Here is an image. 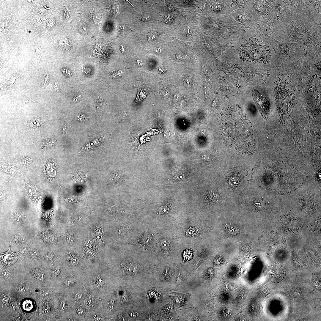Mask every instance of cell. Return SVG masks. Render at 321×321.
Instances as JSON below:
<instances>
[{"instance_id":"6da1fadb","label":"cell","mask_w":321,"mask_h":321,"mask_svg":"<svg viewBox=\"0 0 321 321\" xmlns=\"http://www.w3.org/2000/svg\"><path fill=\"white\" fill-rule=\"evenodd\" d=\"M219 125L224 141L229 147L241 154L253 153L255 141L252 125L239 106L224 109Z\"/></svg>"},{"instance_id":"7a4b0ae2","label":"cell","mask_w":321,"mask_h":321,"mask_svg":"<svg viewBox=\"0 0 321 321\" xmlns=\"http://www.w3.org/2000/svg\"><path fill=\"white\" fill-rule=\"evenodd\" d=\"M213 229L209 234L213 244L218 248L222 244L247 242L248 225L235 222H215L210 224Z\"/></svg>"},{"instance_id":"3957f363","label":"cell","mask_w":321,"mask_h":321,"mask_svg":"<svg viewBox=\"0 0 321 321\" xmlns=\"http://www.w3.org/2000/svg\"><path fill=\"white\" fill-rule=\"evenodd\" d=\"M171 228L182 243L190 244L204 241L213 229L203 220L190 218L181 219Z\"/></svg>"},{"instance_id":"277c9868","label":"cell","mask_w":321,"mask_h":321,"mask_svg":"<svg viewBox=\"0 0 321 321\" xmlns=\"http://www.w3.org/2000/svg\"><path fill=\"white\" fill-rule=\"evenodd\" d=\"M158 244L156 255L169 260L177 257L179 248L182 243L171 228L158 229Z\"/></svg>"},{"instance_id":"5b68a950","label":"cell","mask_w":321,"mask_h":321,"mask_svg":"<svg viewBox=\"0 0 321 321\" xmlns=\"http://www.w3.org/2000/svg\"><path fill=\"white\" fill-rule=\"evenodd\" d=\"M158 230L147 223L142 232L130 244L156 255L158 244Z\"/></svg>"},{"instance_id":"8992f818","label":"cell","mask_w":321,"mask_h":321,"mask_svg":"<svg viewBox=\"0 0 321 321\" xmlns=\"http://www.w3.org/2000/svg\"><path fill=\"white\" fill-rule=\"evenodd\" d=\"M256 43L252 40H248L241 47L240 56L244 61L251 62L261 61L265 58V54L261 49L256 47Z\"/></svg>"},{"instance_id":"52a82bcc","label":"cell","mask_w":321,"mask_h":321,"mask_svg":"<svg viewBox=\"0 0 321 321\" xmlns=\"http://www.w3.org/2000/svg\"><path fill=\"white\" fill-rule=\"evenodd\" d=\"M254 100L260 111L263 116L267 115L268 111V106L267 100L258 92H253Z\"/></svg>"},{"instance_id":"ba28073f","label":"cell","mask_w":321,"mask_h":321,"mask_svg":"<svg viewBox=\"0 0 321 321\" xmlns=\"http://www.w3.org/2000/svg\"><path fill=\"white\" fill-rule=\"evenodd\" d=\"M191 294L188 293L182 294L173 292L170 295L174 305L176 308H179L185 305L188 300Z\"/></svg>"},{"instance_id":"9c48e42d","label":"cell","mask_w":321,"mask_h":321,"mask_svg":"<svg viewBox=\"0 0 321 321\" xmlns=\"http://www.w3.org/2000/svg\"><path fill=\"white\" fill-rule=\"evenodd\" d=\"M33 276L39 281H43L45 278V274L39 270L34 271L32 273Z\"/></svg>"},{"instance_id":"30bf717a","label":"cell","mask_w":321,"mask_h":321,"mask_svg":"<svg viewBox=\"0 0 321 321\" xmlns=\"http://www.w3.org/2000/svg\"><path fill=\"white\" fill-rule=\"evenodd\" d=\"M18 290L22 292H26L27 289V287L24 284L20 285L18 288Z\"/></svg>"},{"instance_id":"8fae6325","label":"cell","mask_w":321,"mask_h":321,"mask_svg":"<svg viewBox=\"0 0 321 321\" xmlns=\"http://www.w3.org/2000/svg\"><path fill=\"white\" fill-rule=\"evenodd\" d=\"M50 311V307L48 306H46L45 307L42 311L44 315H47L48 314Z\"/></svg>"},{"instance_id":"7c38bea8","label":"cell","mask_w":321,"mask_h":321,"mask_svg":"<svg viewBox=\"0 0 321 321\" xmlns=\"http://www.w3.org/2000/svg\"><path fill=\"white\" fill-rule=\"evenodd\" d=\"M157 37V35L156 34L152 33L149 35V40H152L156 39Z\"/></svg>"},{"instance_id":"4fadbf2b","label":"cell","mask_w":321,"mask_h":321,"mask_svg":"<svg viewBox=\"0 0 321 321\" xmlns=\"http://www.w3.org/2000/svg\"><path fill=\"white\" fill-rule=\"evenodd\" d=\"M8 298V296L4 294L2 296V300L4 303L8 301L9 300Z\"/></svg>"},{"instance_id":"5bb4252c","label":"cell","mask_w":321,"mask_h":321,"mask_svg":"<svg viewBox=\"0 0 321 321\" xmlns=\"http://www.w3.org/2000/svg\"><path fill=\"white\" fill-rule=\"evenodd\" d=\"M75 298H76V299H79V298H80L81 297V295L80 294H76L75 295Z\"/></svg>"},{"instance_id":"9a60e30c","label":"cell","mask_w":321,"mask_h":321,"mask_svg":"<svg viewBox=\"0 0 321 321\" xmlns=\"http://www.w3.org/2000/svg\"><path fill=\"white\" fill-rule=\"evenodd\" d=\"M36 103V102H35V101H34V100H32V101H27V102H25V103H24V104H26V103Z\"/></svg>"}]
</instances>
